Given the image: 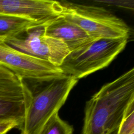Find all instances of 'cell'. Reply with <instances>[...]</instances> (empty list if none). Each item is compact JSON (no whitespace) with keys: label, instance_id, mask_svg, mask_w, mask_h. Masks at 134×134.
Wrapping results in <instances>:
<instances>
[{"label":"cell","instance_id":"10","mask_svg":"<svg viewBox=\"0 0 134 134\" xmlns=\"http://www.w3.org/2000/svg\"><path fill=\"white\" fill-rule=\"evenodd\" d=\"M34 25L36 24L21 17L0 14V40L14 37Z\"/></svg>","mask_w":134,"mask_h":134},{"label":"cell","instance_id":"1","mask_svg":"<svg viewBox=\"0 0 134 134\" xmlns=\"http://www.w3.org/2000/svg\"><path fill=\"white\" fill-rule=\"evenodd\" d=\"M134 102V69L104 84L86 102L82 134H109Z\"/></svg>","mask_w":134,"mask_h":134},{"label":"cell","instance_id":"8","mask_svg":"<svg viewBox=\"0 0 134 134\" xmlns=\"http://www.w3.org/2000/svg\"><path fill=\"white\" fill-rule=\"evenodd\" d=\"M46 34L62 41L70 52L82 49L95 40L80 27L66 20L61 15L47 24Z\"/></svg>","mask_w":134,"mask_h":134},{"label":"cell","instance_id":"13","mask_svg":"<svg viewBox=\"0 0 134 134\" xmlns=\"http://www.w3.org/2000/svg\"><path fill=\"white\" fill-rule=\"evenodd\" d=\"M19 125L14 121L0 122V134H6L13 128H19Z\"/></svg>","mask_w":134,"mask_h":134},{"label":"cell","instance_id":"15","mask_svg":"<svg viewBox=\"0 0 134 134\" xmlns=\"http://www.w3.org/2000/svg\"><path fill=\"white\" fill-rule=\"evenodd\" d=\"M132 134H134V133H132Z\"/></svg>","mask_w":134,"mask_h":134},{"label":"cell","instance_id":"14","mask_svg":"<svg viewBox=\"0 0 134 134\" xmlns=\"http://www.w3.org/2000/svg\"><path fill=\"white\" fill-rule=\"evenodd\" d=\"M17 77L13 73L0 65V80L11 79Z\"/></svg>","mask_w":134,"mask_h":134},{"label":"cell","instance_id":"2","mask_svg":"<svg viewBox=\"0 0 134 134\" xmlns=\"http://www.w3.org/2000/svg\"><path fill=\"white\" fill-rule=\"evenodd\" d=\"M78 80L69 75L39 83L30 89L31 97L25 109L21 134H40L46 123L59 112Z\"/></svg>","mask_w":134,"mask_h":134},{"label":"cell","instance_id":"9","mask_svg":"<svg viewBox=\"0 0 134 134\" xmlns=\"http://www.w3.org/2000/svg\"><path fill=\"white\" fill-rule=\"evenodd\" d=\"M45 13L46 6L41 0H0V14L19 16L38 23Z\"/></svg>","mask_w":134,"mask_h":134},{"label":"cell","instance_id":"5","mask_svg":"<svg viewBox=\"0 0 134 134\" xmlns=\"http://www.w3.org/2000/svg\"><path fill=\"white\" fill-rule=\"evenodd\" d=\"M0 65L26 83L38 84L66 75L59 66L20 51L1 40Z\"/></svg>","mask_w":134,"mask_h":134},{"label":"cell","instance_id":"11","mask_svg":"<svg viewBox=\"0 0 134 134\" xmlns=\"http://www.w3.org/2000/svg\"><path fill=\"white\" fill-rule=\"evenodd\" d=\"M73 126L62 119L57 113L48 121L40 134H73Z\"/></svg>","mask_w":134,"mask_h":134},{"label":"cell","instance_id":"4","mask_svg":"<svg viewBox=\"0 0 134 134\" xmlns=\"http://www.w3.org/2000/svg\"><path fill=\"white\" fill-rule=\"evenodd\" d=\"M128 38H101L70 52L59 66L64 74L78 80L108 66L124 49Z\"/></svg>","mask_w":134,"mask_h":134},{"label":"cell","instance_id":"6","mask_svg":"<svg viewBox=\"0 0 134 134\" xmlns=\"http://www.w3.org/2000/svg\"><path fill=\"white\" fill-rule=\"evenodd\" d=\"M47 23L32 25L4 42L20 51L59 66L70 52L62 41L46 34Z\"/></svg>","mask_w":134,"mask_h":134},{"label":"cell","instance_id":"7","mask_svg":"<svg viewBox=\"0 0 134 134\" xmlns=\"http://www.w3.org/2000/svg\"><path fill=\"white\" fill-rule=\"evenodd\" d=\"M30 97V90L21 79L0 80V122L14 121L20 127Z\"/></svg>","mask_w":134,"mask_h":134},{"label":"cell","instance_id":"3","mask_svg":"<svg viewBox=\"0 0 134 134\" xmlns=\"http://www.w3.org/2000/svg\"><path fill=\"white\" fill-rule=\"evenodd\" d=\"M61 3L63 7L61 16L93 39L129 38L130 29L127 24L105 8L69 2Z\"/></svg>","mask_w":134,"mask_h":134},{"label":"cell","instance_id":"12","mask_svg":"<svg viewBox=\"0 0 134 134\" xmlns=\"http://www.w3.org/2000/svg\"><path fill=\"white\" fill-rule=\"evenodd\" d=\"M95 2L104 4L108 6L133 10L134 2L133 0H95Z\"/></svg>","mask_w":134,"mask_h":134}]
</instances>
